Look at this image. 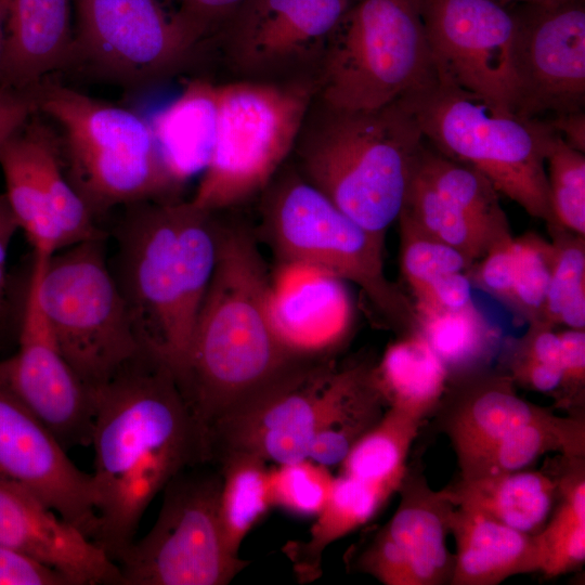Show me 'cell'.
<instances>
[{"instance_id": "cell-1", "label": "cell", "mask_w": 585, "mask_h": 585, "mask_svg": "<svg viewBox=\"0 0 585 585\" xmlns=\"http://www.w3.org/2000/svg\"><path fill=\"white\" fill-rule=\"evenodd\" d=\"M91 391L94 543L114 560L171 479L209 457L176 372L157 353L144 349Z\"/></svg>"}, {"instance_id": "cell-2", "label": "cell", "mask_w": 585, "mask_h": 585, "mask_svg": "<svg viewBox=\"0 0 585 585\" xmlns=\"http://www.w3.org/2000/svg\"><path fill=\"white\" fill-rule=\"evenodd\" d=\"M217 259L177 378L207 447L209 430L307 362L272 326L270 276L248 225L216 218ZM208 451V447H207Z\"/></svg>"}, {"instance_id": "cell-3", "label": "cell", "mask_w": 585, "mask_h": 585, "mask_svg": "<svg viewBox=\"0 0 585 585\" xmlns=\"http://www.w3.org/2000/svg\"><path fill=\"white\" fill-rule=\"evenodd\" d=\"M127 208L110 268L142 347L178 376L216 264V217L181 198Z\"/></svg>"}, {"instance_id": "cell-4", "label": "cell", "mask_w": 585, "mask_h": 585, "mask_svg": "<svg viewBox=\"0 0 585 585\" xmlns=\"http://www.w3.org/2000/svg\"><path fill=\"white\" fill-rule=\"evenodd\" d=\"M425 140L401 101L370 110L313 98L291 156L300 176L343 213L385 236L398 219Z\"/></svg>"}, {"instance_id": "cell-5", "label": "cell", "mask_w": 585, "mask_h": 585, "mask_svg": "<svg viewBox=\"0 0 585 585\" xmlns=\"http://www.w3.org/2000/svg\"><path fill=\"white\" fill-rule=\"evenodd\" d=\"M34 93L37 112L61 129L66 177L96 220L117 206L180 198L148 120L56 82L42 81Z\"/></svg>"}, {"instance_id": "cell-6", "label": "cell", "mask_w": 585, "mask_h": 585, "mask_svg": "<svg viewBox=\"0 0 585 585\" xmlns=\"http://www.w3.org/2000/svg\"><path fill=\"white\" fill-rule=\"evenodd\" d=\"M261 233L278 262L325 270L356 285L379 320L399 335L418 330L412 299L385 271V236L343 213L284 165L260 194Z\"/></svg>"}, {"instance_id": "cell-7", "label": "cell", "mask_w": 585, "mask_h": 585, "mask_svg": "<svg viewBox=\"0 0 585 585\" xmlns=\"http://www.w3.org/2000/svg\"><path fill=\"white\" fill-rule=\"evenodd\" d=\"M400 101L430 147L474 168L499 195L556 227L545 164L552 129L544 119L520 117L438 79Z\"/></svg>"}, {"instance_id": "cell-8", "label": "cell", "mask_w": 585, "mask_h": 585, "mask_svg": "<svg viewBox=\"0 0 585 585\" xmlns=\"http://www.w3.org/2000/svg\"><path fill=\"white\" fill-rule=\"evenodd\" d=\"M314 81L217 83L214 148L190 202L218 213L260 195L291 156Z\"/></svg>"}, {"instance_id": "cell-9", "label": "cell", "mask_w": 585, "mask_h": 585, "mask_svg": "<svg viewBox=\"0 0 585 585\" xmlns=\"http://www.w3.org/2000/svg\"><path fill=\"white\" fill-rule=\"evenodd\" d=\"M435 79L418 0H354L326 49L316 96L370 110Z\"/></svg>"}, {"instance_id": "cell-10", "label": "cell", "mask_w": 585, "mask_h": 585, "mask_svg": "<svg viewBox=\"0 0 585 585\" xmlns=\"http://www.w3.org/2000/svg\"><path fill=\"white\" fill-rule=\"evenodd\" d=\"M105 238L34 257L39 301L60 348L78 377L94 389L144 348L106 256Z\"/></svg>"}, {"instance_id": "cell-11", "label": "cell", "mask_w": 585, "mask_h": 585, "mask_svg": "<svg viewBox=\"0 0 585 585\" xmlns=\"http://www.w3.org/2000/svg\"><path fill=\"white\" fill-rule=\"evenodd\" d=\"M208 464L172 478L153 528L114 557L121 585H225L248 566L224 543L221 474Z\"/></svg>"}, {"instance_id": "cell-12", "label": "cell", "mask_w": 585, "mask_h": 585, "mask_svg": "<svg viewBox=\"0 0 585 585\" xmlns=\"http://www.w3.org/2000/svg\"><path fill=\"white\" fill-rule=\"evenodd\" d=\"M77 30L69 65L127 89L145 88L180 73L200 41L178 13L157 0H75Z\"/></svg>"}, {"instance_id": "cell-13", "label": "cell", "mask_w": 585, "mask_h": 585, "mask_svg": "<svg viewBox=\"0 0 585 585\" xmlns=\"http://www.w3.org/2000/svg\"><path fill=\"white\" fill-rule=\"evenodd\" d=\"M354 0H245L214 36L235 79L314 81Z\"/></svg>"}, {"instance_id": "cell-14", "label": "cell", "mask_w": 585, "mask_h": 585, "mask_svg": "<svg viewBox=\"0 0 585 585\" xmlns=\"http://www.w3.org/2000/svg\"><path fill=\"white\" fill-rule=\"evenodd\" d=\"M340 376L333 358L310 361L226 415L208 432L210 463L230 453L278 465L308 459Z\"/></svg>"}, {"instance_id": "cell-15", "label": "cell", "mask_w": 585, "mask_h": 585, "mask_svg": "<svg viewBox=\"0 0 585 585\" xmlns=\"http://www.w3.org/2000/svg\"><path fill=\"white\" fill-rule=\"evenodd\" d=\"M418 5L437 79L514 112V10L496 0H418Z\"/></svg>"}, {"instance_id": "cell-16", "label": "cell", "mask_w": 585, "mask_h": 585, "mask_svg": "<svg viewBox=\"0 0 585 585\" xmlns=\"http://www.w3.org/2000/svg\"><path fill=\"white\" fill-rule=\"evenodd\" d=\"M514 13V112L523 118L544 119L584 110V0L555 6L522 3Z\"/></svg>"}, {"instance_id": "cell-17", "label": "cell", "mask_w": 585, "mask_h": 585, "mask_svg": "<svg viewBox=\"0 0 585 585\" xmlns=\"http://www.w3.org/2000/svg\"><path fill=\"white\" fill-rule=\"evenodd\" d=\"M18 347L0 360V382L24 403L66 451L91 445L94 402L65 359L39 301L30 271Z\"/></svg>"}, {"instance_id": "cell-18", "label": "cell", "mask_w": 585, "mask_h": 585, "mask_svg": "<svg viewBox=\"0 0 585 585\" xmlns=\"http://www.w3.org/2000/svg\"><path fill=\"white\" fill-rule=\"evenodd\" d=\"M0 478L32 493L94 542L91 473L72 461L50 429L1 382Z\"/></svg>"}, {"instance_id": "cell-19", "label": "cell", "mask_w": 585, "mask_h": 585, "mask_svg": "<svg viewBox=\"0 0 585 585\" xmlns=\"http://www.w3.org/2000/svg\"><path fill=\"white\" fill-rule=\"evenodd\" d=\"M348 283L303 263L278 262L270 276L269 315L276 336L295 354L328 359L353 329Z\"/></svg>"}, {"instance_id": "cell-20", "label": "cell", "mask_w": 585, "mask_h": 585, "mask_svg": "<svg viewBox=\"0 0 585 585\" xmlns=\"http://www.w3.org/2000/svg\"><path fill=\"white\" fill-rule=\"evenodd\" d=\"M0 545L54 568L74 585H121L117 563L26 489L0 478Z\"/></svg>"}, {"instance_id": "cell-21", "label": "cell", "mask_w": 585, "mask_h": 585, "mask_svg": "<svg viewBox=\"0 0 585 585\" xmlns=\"http://www.w3.org/2000/svg\"><path fill=\"white\" fill-rule=\"evenodd\" d=\"M438 406L457 455L460 476L470 474L499 443L555 414L521 399L507 374L480 372L452 380Z\"/></svg>"}, {"instance_id": "cell-22", "label": "cell", "mask_w": 585, "mask_h": 585, "mask_svg": "<svg viewBox=\"0 0 585 585\" xmlns=\"http://www.w3.org/2000/svg\"><path fill=\"white\" fill-rule=\"evenodd\" d=\"M5 6L0 86L34 91L70 64L72 0H5Z\"/></svg>"}, {"instance_id": "cell-23", "label": "cell", "mask_w": 585, "mask_h": 585, "mask_svg": "<svg viewBox=\"0 0 585 585\" xmlns=\"http://www.w3.org/2000/svg\"><path fill=\"white\" fill-rule=\"evenodd\" d=\"M398 492L400 504L382 528L406 556L416 585L450 584L454 555L446 536L457 506L451 487L434 491L421 472L407 468Z\"/></svg>"}, {"instance_id": "cell-24", "label": "cell", "mask_w": 585, "mask_h": 585, "mask_svg": "<svg viewBox=\"0 0 585 585\" xmlns=\"http://www.w3.org/2000/svg\"><path fill=\"white\" fill-rule=\"evenodd\" d=\"M450 532L456 543L452 585H496L541 569L535 534L517 531L463 506L455 507Z\"/></svg>"}, {"instance_id": "cell-25", "label": "cell", "mask_w": 585, "mask_h": 585, "mask_svg": "<svg viewBox=\"0 0 585 585\" xmlns=\"http://www.w3.org/2000/svg\"><path fill=\"white\" fill-rule=\"evenodd\" d=\"M158 155L182 190L208 166L217 138V83L190 80L181 93L148 120Z\"/></svg>"}, {"instance_id": "cell-26", "label": "cell", "mask_w": 585, "mask_h": 585, "mask_svg": "<svg viewBox=\"0 0 585 585\" xmlns=\"http://www.w3.org/2000/svg\"><path fill=\"white\" fill-rule=\"evenodd\" d=\"M457 506L517 531L536 534L545 525L558 494V479L543 471L518 470L460 478L451 486Z\"/></svg>"}, {"instance_id": "cell-27", "label": "cell", "mask_w": 585, "mask_h": 585, "mask_svg": "<svg viewBox=\"0 0 585 585\" xmlns=\"http://www.w3.org/2000/svg\"><path fill=\"white\" fill-rule=\"evenodd\" d=\"M398 490L389 484L340 474L330 495L315 516L306 541H295L284 550L300 582H312L322 573V557L334 542L369 521Z\"/></svg>"}, {"instance_id": "cell-28", "label": "cell", "mask_w": 585, "mask_h": 585, "mask_svg": "<svg viewBox=\"0 0 585 585\" xmlns=\"http://www.w3.org/2000/svg\"><path fill=\"white\" fill-rule=\"evenodd\" d=\"M374 374L386 405L421 421L438 408L448 386L444 364L418 330L389 343Z\"/></svg>"}, {"instance_id": "cell-29", "label": "cell", "mask_w": 585, "mask_h": 585, "mask_svg": "<svg viewBox=\"0 0 585 585\" xmlns=\"http://www.w3.org/2000/svg\"><path fill=\"white\" fill-rule=\"evenodd\" d=\"M23 127L0 148L3 195L18 230L32 246L34 257L49 259L64 249L65 243Z\"/></svg>"}, {"instance_id": "cell-30", "label": "cell", "mask_w": 585, "mask_h": 585, "mask_svg": "<svg viewBox=\"0 0 585 585\" xmlns=\"http://www.w3.org/2000/svg\"><path fill=\"white\" fill-rule=\"evenodd\" d=\"M374 366L353 362L341 366V379L308 459L326 467L340 465L353 444L381 418L386 405Z\"/></svg>"}, {"instance_id": "cell-31", "label": "cell", "mask_w": 585, "mask_h": 585, "mask_svg": "<svg viewBox=\"0 0 585 585\" xmlns=\"http://www.w3.org/2000/svg\"><path fill=\"white\" fill-rule=\"evenodd\" d=\"M418 332L444 364L448 381L480 372L502 343V330L474 302L457 310L416 312Z\"/></svg>"}, {"instance_id": "cell-32", "label": "cell", "mask_w": 585, "mask_h": 585, "mask_svg": "<svg viewBox=\"0 0 585 585\" xmlns=\"http://www.w3.org/2000/svg\"><path fill=\"white\" fill-rule=\"evenodd\" d=\"M213 463L221 474L219 520L224 543L232 555L239 556L244 538L272 508L270 469L264 460L246 453H230Z\"/></svg>"}, {"instance_id": "cell-33", "label": "cell", "mask_w": 585, "mask_h": 585, "mask_svg": "<svg viewBox=\"0 0 585 585\" xmlns=\"http://www.w3.org/2000/svg\"><path fill=\"white\" fill-rule=\"evenodd\" d=\"M415 174L472 220L498 233H511L499 202V193L474 168L453 160L425 143L416 162Z\"/></svg>"}, {"instance_id": "cell-34", "label": "cell", "mask_w": 585, "mask_h": 585, "mask_svg": "<svg viewBox=\"0 0 585 585\" xmlns=\"http://www.w3.org/2000/svg\"><path fill=\"white\" fill-rule=\"evenodd\" d=\"M421 420L394 407L350 448L340 463L341 474L380 482L399 489L407 470L406 459ZM398 492V491H396Z\"/></svg>"}, {"instance_id": "cell-35", "label": "cell", "mask_w": 585, "mask_h": 585, "mask_svg": "<svg viewBox=\"0 0 585 585\" xmlns=\"http://www.w3.org/2000/svg\"><path fill=\"white\" fill-rule=\"evenodd\" d=\"M575 471L558 479L560 502L536 533L541 569L555 577L581 568L585 562V478L583 461Z\"/></svg>"}, {"instance_id": "cell-36", "label": "cell", "mask_w": 585, "mask_h": 585, "mask_svg": "<svg viewBox=\"0 0 585 585\" xmlns=\"http://www.w3.org/2000/svg\"><path fill=\"white\" fill-rule=\"evenodd\" d=\"M400 212L429 235L461 252L471 265L493 244L512 234L498 233L464 214L417 177L415 170Z\"/></svg>"}, {"instance_id": "cell-37", "label": "cell", "mask_w": 585, "mask_h": 585, "mask_svg": "<svg viewBox=\"0 0 585 585\" xmlns=\"http://www.w3.org/2000/svg\"><path fill=\"white\" fill-rule=\"evenodd\" d=\"M548 232L554 253L543 322L585 329V236L562 227Z\"/></svg>"}, {"instance_id": "cell-38", "label": "cell", "mask_w": 585, "mask_h": 585, "mask_svg": "<svg viewBox=\"0 0 585 585\" xmlns=\"http://www.w3.org/2000/svg\"><path fill=\"white\" fill-rule=\"evenodd\" d=\"M508 373L514 384L558 400L562 380L561 344L555 327L529 323L526 332L509 348Z\"/></svg>"}, {"instance_id": "cell-39", "label": "cell", "mask_w": 585, "mask_h": 585, "mask_svg": "<svg viewBox=\"0 0 585 585\" xmlns=\"http://www.w3.org/2000/svg\"><path fill=\"white\" fill-rule=\"evenodd\" d=\"M550 208L557 227L585 236V156L552 130L546 157Z\"/></svg>"}, {"instance_id": "cell-40", "label": "cell", "mask_w": 585, "mask_h": 585, "mask_svg": "<svg viewBox=\"0 0 585 585\" xmlns=\"http://www.w3.org/2000/svg\"><path fill=\"white\" fill-rule=\"evenodd\" d=\"M396 221L400 270L411 294L440 275L466 272L471 266L461 252L426 233L404 213L400 212Z\"/></svg>"}, {"instance_id": "cell-41", "label": "cell", "mask_w": 585, "mask_h": 585, "mask_svg": "<svg viewBox=\"0 0 585 585\" xmlns=\"http://www.w3.org/2000/svg\"><path fill=\"white\" fill-rule=\"evenodd\" d=\"M515 274L506 307L529 323L543 322L554 248L534 232L515 237Z\"/></svg>"}, {"instance_id": "cell-42", "label": "cell", "mask_w": 585, "mask_h": 585, "mask_svg": "<svg viewBox=\"0 0 585 585\" xmlns=\"http://www.w3.org/2000/svg\"><path fill=\"white\" fill-rule=\"evenodd\" d=\"M335 477L310 459L281 464L269 471L272 507L300 517H315L326 504Z\"/></svg>"}, {"instance_id": "cell-43", "label": "cell", "mask_w": 585, "mask_h": 585, "mask_svg": "<svg viewBox=\"0 0 585 585\" xmlns=\"http://www.w3.org/2000/svg\"><path fill=\"white\" fill-rule=\"evenodd\" d=\"M515 237L506 236L493 244L467 271L472 286L507 306L515 274Z\"/></svg>"}, {"instance_id": "cell-44", "label": "cell", "mask_w": 585, "mask_h": 585, "mask_svg": "<svg viewBox=\"0 0 585 585\" xmlns=\"http://www.w3.org/2000/svg\"><path fill=\"white\" fill-rule=\"evenodd\" d=\"M358 566L386 585H416L406 556L384 528L361 554Z\"/></svg>"}, {"instance_id": "cell-45", "label": "cell", "mask_w": 585, "mask_h": 585, "mask_svg": "<svg viewBox=\"0 0 585 585\" xmlns=\"http://www.w3.org/2000/svg\"><path fill=\"white\" fill-rule=\"evenodd\" d=\"M562 355V380L557 403L564 408L581 406L585 392V329L557 332Z\"/></svg>"}, {"instance_id": "cell-46", "label": "cell", "mask_w": 585, "mask_h": 585, "mask_svg": "<svg viewBox=\"0 0 585 585\" xmlns=\"http://www.w3.org/2000/svg\"><path fill=\"white\" fill-rule=\"evenodd\" d=\"M472 287L466 272L440 275L412 294L415 312L465 308L473 302Z\"/></svg>"}, {"instance_id": "cell-47", "label": "cell", "mask_w": 585, "mask_h": 585, "mask_svg": "<svg viewBox=\"0 0 585 585\" xmlns=\"http://www.w3.org/2000/svg\"><path fill=\"white\" fill-rule=\"evenodd\" d=\"M0 585H74V583L54 568L0 545Z\"/></svg>"}, {"instance_id": "cell-48", "label": "cell", "mask_w": 585, "mask_h": 585, "mask_svg": "<svg viewBox=\"0 0 585 585\" xmlns=\"http://www.w3.org/2000/svg\"><path fill=\"white\" fill-rule=\"evenodd\" d=\"M245 0H181L177 12L199 40L213 37Z\"/></svg>"}, {"instance_id": "cell-49", "label": "cell", "mask_w": 585, "mask_h": 585, "mask_svg": "<svg viewBox=\"0 0 585 585\" xmlns=\"http://www.w3.org/2000/svg\"><path fill=\"white\" fill-rule=\"evenodd\" d=\"M37 113L34 91L0 86V148Z\"/></svg>"}, {"instance_id": "cell-50", "label": "cell", "mask_w": 585, "mask_h": 585, "mask_svg": "<svg viewBox=\"0 0 585 585\" xmlns=\"http://www.w3.org/2000/svg\"><path fill=\"white\" fill-rule=\"evenodd\" d=\"M571 147L585 152L584 110L558 115L544 119Z\"/></svg>"}, {"instance_id": "cell-51", "label": "cell", "mask_w": 585, "mask_h": 585, "mask_svg": "<svg viewBox=\"0 0 585 585\" xmlns=\"http://www.w3.org/2000/svg\"><path fill=\"white\" fill-rule=\"evenodd\" d=\"M18 231L17 223L12 214L3 194H0V308L6 291V261L11 242Z\"/></svg>"}, {"instance_id": "cell-52", "label": "cell", "mask_w": 585, "mask_h": 585, "mask_svg": "<svg viewBox=\"0 0 585 585\" xmlns=\"http://www.w3.org/2000/svg\"><path fill=\"white\" fill-rule=\"evenodd\" d=\"M499 2H520L523 4H534V5H543V6H555L559 5L572 0H496Z\"/></svg>"}, {"instance_id": "cell-53", "label": "cell", "mask_w": 585, "mask_h": 585, "mask_svg": "<svg viewBox=\"0 0 585 585\" xmlns=\"http://www.w3.org/2000/svg\"><path fill=\"white\" fill-rule=\"evenodd\" d=\"M5 14H6L5 0H0V64H1V57H2V52H3V43H4Z\"/></svg>"}]
</instances>
